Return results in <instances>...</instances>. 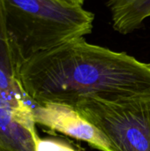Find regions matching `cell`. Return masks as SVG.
<instances>
[{"instance_id": "obj_1", "label": "cell", "mask_w": 150, "mask_h": 151, "mask_svg": "<svg viewBox=\"0 0 150 151\" xmlns=\"http://www.w3.org/2000/svg\"><path fill=\"white\" fill-rule=\"evenodd\" d=\"M19 81L35 104L73 106L80 98L120 103L150 99V64L83 37L39 52L21 65Z\"/></svg>"}, {"instance_id": "obj_2", "label": "cell", "mask_w": 150, "mask_h": 151, "mask_svg": "<svg viewBox=\"0 0 150 151\" xmlns=\"http://www.w3.org/2000/svg\"><path fill=\"white\" fill-rule=\"evenodd\" d=\"M7 29L24 62L32 56L89 35L95 15L59 0H3Z\"/></svg>"}, {"instance_id": "obj_3", "label": "cell", "mask_w": 150, "mask_h": 151, "mask_svg": "<svg viewBox=\"0 0 150 151\" xmlns=\"http://www.w3.org/2000/svg\"><path fill=\"white\" fill-rule=\"evenodd\" d=\"M72 107L116 151H150V99L114 103L83 97Z\"/></svg>"}, {"instance_id": "obj_4", "label": "cell", "mask_w": 150, "mask_h": 151, "mask_svg": "<svg viewBox=\"0 0 150 151\" xmlns=\"http://www.w3.org/2000/svg\"><path fill=\"white\" fill-rule=\"evenodd\" d=\"M27 95L0 90V151H35L36 130Z\"/></svg>"}, {"instance_id": "obj_5", "label": "cell", "mask_w": 150, "mask_h": 151, "mask_svg": "<svg viewBox=\"0 0 150 151\" xmlns=\"http://www.w3.org/2000/svg\"><path fill=\"white\" fill-rule=\"evenodd\" d=\"M34 122L52 131L87 142L100 151H116L107 138L73 107L59 104H32Z\"/></svg>"}, {"instance_id": "obj_6", "label": "cell", "mask_w": 150, "mask_h": 151, "mask_svg": "<svg viewBox=\"0 0 150 151\" xmlns=\"http://www.w3.org/2000/svg\"><path fill=\"white\" fill-rule=\"evenodd\" d=\"M112 27L122 35L133 33L150 17V0H109Z\"/></svg>"}, {"instance_id": "obj_7", "label": "cell", "mask_w": 150, "mask_h": 151, "mask_svg": "<svg viewBox=\"0 0 150 151\" xmlns=\"http://www.w3.org/2000/svg\"><path fill=\"white\" fill-rule=\"evenodd\" d=\"M35 151H78L68 142L53 138H38L35 141Z\"/></svg>"}, {"instance_id": "obj_8", "label": "cell", "mask_w": 150, "mask_h": 151, "mask_svg": "<svg viewBox=\"0 0 150 151\" xmlns=\"http://www.w3.org/2000/svg\"><path fill=\"white\" fill-rule=\"evenodd\" d=\"M59 1L71 4V5H76V6H82L85 2V0H59Z\"/></svg>"}]
</instances>
